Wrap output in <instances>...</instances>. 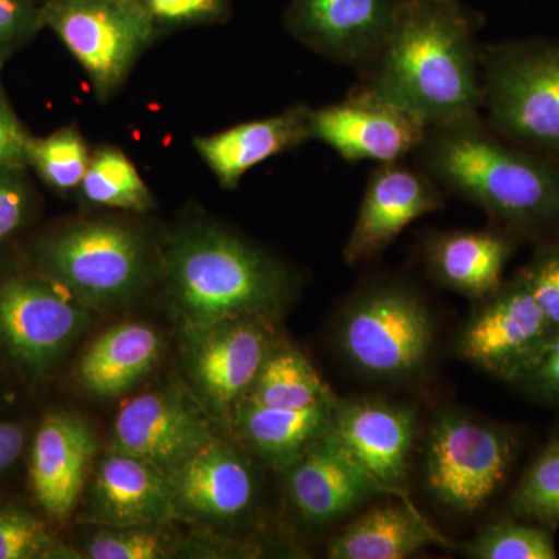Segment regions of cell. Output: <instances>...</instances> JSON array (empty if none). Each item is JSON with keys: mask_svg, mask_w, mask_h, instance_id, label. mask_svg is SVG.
I'll use <instances>...</instances> for the list:
<instances>
[{"mask_svg": "<svg viewBox=\"0 0 559 559\" xmlns=\"http://www.w3.org/2000/svg\"><path fill=\"white\" fill-rule=\"evenodd\" d=\"M480 16L460 0H401L381 50L355 90L430 128L480 116Z\"/></svg>", "mask_w": 559, "mask_h": 559, "instance_id": "obj_1", "label": "cell"}, {"mask_svg": "<svg viewBox=\"0 0 559 559\" xmlns=\"http://www.w3.org/2000/svg\"><path fill=\"white\" fill-rule=\"evenodd\" d=\"M418 167L518 240L559 238V162L500 138L480 117L430 128Z\"/></svg>", "mask_w": 559, "mask_h": 559, "instance_id": "obj_2", "label": "cell"}, {"mask_svg": "<svg viewBox=\"0 0 559 559\" xmlns=\"http://www.w3.org/2000/svg\"><path fill=\"white\" fill-rule=\"evenodd\" d=\"M159 280L179 329L274 319L293 299L288 267L226 227L183 224L159 245Z\"/></svg>", "mask_w": 559, "mask_h": 559, "instance_id": "obj_3", "label": "cell"}, {"mask_svg": "<svg viewBox=\"0 0 559 559\" xmlns=\"http://www.w3.org/2000/svg\"><path fill=\"white\" fill-rule=\"evenodd\" d=\"M92 311L127 307L159 280V246L119 219H76L32 241L27 261Z\"/></svg>", "mask_w": 559, "mask_h": 559, "instance_id": "obj_4", "label": "cell"}, {"mask_svg": "<svg viewBox=\"0 0 559 559\" xmlns=\"http://www.w3.org/2000/svg\"><path fill=\"white\" fill-rule=\"evenodd\" d=\"M487 124L500 138L559 162V39L480 46Z\"/></svg>", "mask_w": 559, "mask_h": 559, "instance_id": "obj_5", "label": "cell"}, {"mask_svg": "<svg viewBox=\"0 0 559 559\" xmlns=\"http://www.w3.org/2000/svg\"><path fill=\"white\" fill-rule=\"evenodd\" d=\"M426 443L425 479L432 498L459 514L479 513L506 487L521 437L500 423L444 407Z\"/></svg>", "mask_w": 559, "mask_h": 559, "instance_id": "obj_6", "label": "cell"}, {"mask_svg": "<svg viewBox=\"0 0 559 559\" xmlns=\"http://www.w3.org/2000/svg\"><path fill=\"white\" fill-rule=\"evenodd\" d=\"M94 314L31 264L0 271V356L32 384L53 377Z\"/></svg>", "mask_w": 559, "mask_h": 559, "instance_id": "obj_7", "label": "cell"}, {"mask_svg": "<svg viewBox=\"0 0 559 559\" xmlns=\"http://www.w3.org/2000/svg\"><path fill=\"white\" fill-rule=\"evenodd\" d=\"M337 344L366 377L401 381L418 374L433 347L432 316L414 290L382 285L359 294L342 312Z\"/></svg>", "mask_w": 559, "mask_h": 559, "instance_id": "obj_8", "label": "cell"}, {"mask_svg": "<svg viewBox=\"0 0 559 559\" xmlns=\"http://www.w3.org/2000/svg\"><path fill=\"white\" fill-rule=\"evenodd\" d=\"M43 14L100 103L119 94L142 55L160 39L132 0H47Z\"/></svg>", "mask_w": 559, "mask_h": 559, "instance_id": "obj_9", "label": "cell"}, {"mask_svg": "<svg viewBox=\"0 0 559 559\" xmlns=\"http://www.w3.org/2000/svg\"><path fill=\"white\" fill-rule=\"evenodd\" d=\"M275 347L272 319L246 316L180 329V358L194 396L219 418L234 417Z\"/></svg>", "mask_w": 559, "mask_h": 559, "instance_id": "obj_10", "label": "cell"}, {"mask_svg": "<svg viewBox=\"0 0 559 559\" xmlns=\"http://www.w3.org/2000/svg\"><path fill=\"white\" fill-rule=\"evenodd\" d=\"M477 304L460 331L459 356L514 384L538 358L554 331L520 271Z\"/></svg>", "mask_w": 559, "mask_h": 559, "instance_id": "obj_11", "label": "cell"}, {"mask_svg": "<svg viewBox=\"0 0 559 559\" xmlns=\"http://www.w3.org/2000/svg\"><path fill=\"white\" fill-rule=\"evenodd\" d=\"M215 437L200 401L178 389H157L121 407L112 448L170 474Z\"/></svg>", "mask_w": 559, "mask_h": 559, "instance_id": "obj_12", "label": "cell"}, {"mask_svg": "<svg viewBox=\"0 0 559 559\" xmlns=\"http://www.w3.org/2000/svg\"><path fill=\"white\" fill-rule=\"evenodd\" d=\"M428 128L403 109L353 90L345 100L311 109V140L348 162L388 164L415 153Z\"/></svg>", "mask_w": 559, "mask_h": 559, "instance_id": "obj_13", "label": "cell"}, {"mask_svg": "<svg viewBox=\"0 0 559 559\" xmlns=\"http://www.w3.org/2000/svg\"><path fill=\"white\" fill-rule=\"evenodd\" d=\"M401 0H290L285 28L308 49L364 69L381 50Z\"/></svg>", "mask_w": 559, "mask_h": 559, "instance_id": "obj_14", "label": "cell"}, {"mask_svg": "<svg viewBox=\"0 0 559 559\" xmlns=\"http://www.w3.org/2000/svg\"><path fill=\"white\" fill-rule=\"evenodd\" d=\"M330 429L380 492L403 491L417 436L412 407L378 399L337 400Z\"/></svg>", "mask_w": 559, "mask_h": 559, "instance_id": "obj_15", "label": "cell"}, {"mask_svg": "<svg viewBox=\"0 0 559 559\" xmlns=\"http://www.w3.org/2000/svg\"><path fill=\"white\" fill-rule=\"evenodd\" d=\"M443 204L441 187L421 168L401 160L378 164L345 245V261L358 264L381 255L411 223Z\"/></svg>", "mask_w": 559, "mask_h": 559, "instance_id": "obj_16", "label": "cell"}, {"mask_svg": "<svg viewBox=\"0 0 559 559\" xmlns=\"http://www.w3.org/2000/svg\"><path fill=\"white\" fill-rule=\"evenodd\" d=\"M97 441L90 423L73 412L51 411L40 419L28 451V485L50 521L68 520L80 502Z\"/></svg>", "mask_w": 559, "mask_h": 559, "instance_id": "obj_17", "label": "cell"}, {"mask_svg": "<svg viewBox=\"0 0 559 559\" xmlns=\"http://www.w3.org/2000/svg\"><path fill=\"white\" fill-rule=\"evenodd\" d=\"M168 481L176 516L212 524L240 520L257 492L248 459L218 437L168 474Z\"/></svg>", "mask_w": 559, "mask_h": 559, "instance_id": "obj_18", "label": "cell"}, {"mask_svg": "<svg viewBox=\"0 0 559 559\" xmlns=\"http://www.w3.org/2000/svg\"><path fill=\"white\" fill-rule=\"evenodd\" d=\"M285 471L289 498L311 524L340 521L380 492L330 428Z\"/></svg>", "mask_w": 559, "mask_h": 559, "instance_id": "obj_19", "label": "cell"}, {"mask_svg": "<svg viewBox=\"0 0 559 559\" xmlns=\"http://www.w3.org/2000/svg\"><path fill=\"white\" fill-rule=\"evenodd\" d=\"M84 518L98 527L159 524L176 518L168 474L110 448L86 489Z\"/></svg>", "mask_w": 559, "mask_h": 559, "instance_id": "obj_20", "label": "cell"}, {"mask_svg": "<svg viewBox=\"0 0 559 559\" xmlns=\"http://www.w3.org/2000/svg\"><path fill=\"white\" fill-rule=\"evenodd\" d=\"M310 140L311 108L299 103L266 119L194 138L193 146L219 186L235 190L257 165Z\"/></svg>", "mask_w": 559, "mask_h": 559, "instance_id": "obj_21", "label": "cell"}, {"mask_svg": "<svg viewBox=\"0 0 559 559\" xmlns=\"http://www.w3.org/2000/svg\"><path fill=\"white\" fill-rule=\"evenodd\" d=\"M518 241L507 230L443 231L426 242V264L444 288L480 301L502 285Z\"/></svg>", "mask_w": 559, "mask_h": 559, "instance_id": "obj_22", "label": "cell"}, {"mask_svg": "<svg viewBox=\"0 0 559 559\" xmlns=\"http://www.w3.org/2000/svg\"><path fill=\"white\" fill-rule=\"evenodd\" d=\"M164 341L154 326L119 323L102 333L76 364L75 378L91 395L116 399L134 388L156 366Z\"/></svg>", "mask_w": 559, "mask_h": 559, "instance_id": "obj_23", "label": "cell"}, {"mask_svg": "<svg viewBox=\"0 0 559 559\" xmlns=\"http://www.w3.org/2000/svg\"><path fill=\"white\" fill-rule=\"evenodd\" d=\"M334 404L286 411L245 400L235 411L231 423L250 451L274 468L285 471L312 441L329 430Z\"/></svg>", "mask_w": 559, "mask_h": 559, "instance_id": "obj_24", "label": "cell"}, {"mask_svg": "<svg viewBox=\"0 0 559 559\" xmlns=\"http://www.w3.org/2000/svg\"><path fill=\"white\" fill-rule=\"evenodd\" d=\"M436 535L411 507L388 503L360 514L329 546L331 559H403L433 543Z\"/></svg>", "mask_w": 559, "mask_h": 559, "instance_id": "obj_25", "label": "cell"}, {"mask_svg": "<svg viewBox=\"0 0 559 559\" xmlns=\"http://www.w3.org/2000/svg\"><path fill=\"white\" fill-rule=\"evenodd\" d=\"M245 400L286 411L310 409L337 401L299 349L277 344L264 360Z\"/></svg>", "mask_w": 559, "mask_h": 559, "instance_id": "obj_26", "label": "cell"}, {"mask_svg": "<svg viewBox=\"0 0 559 559\" xmlns=\"http://www.w3.org/2000/svg\"><path fill=\"white\" fill-rule=\"evenodd\" d=\"M76 197L86 207L148 213L156 198L123 150L102 145L92 151L90 167Z\"/></svg>", "mask_w": 559, "mask_h": 559, "instance_id": "obj_27", "label": "cell"}, {"mask_svg": "<svg viewBox=\"0 0 559 559\" xmlns=\"http://www.w3.org/2000/svg\"><path fill=\"white\" fill-rule=\"evenodd\" d=\"M91 156L90 143L72 123L44 138L32 135L27 145V168H32L50 190L60 194L76 193Z\"/></svg>", "mask_w": 559, "mask_h": 559, "instance_id": "obj_28", "label": "cell"}, {"mask_svg": "<svg viewBox=\"0 0 559 559\" xmlns=\"http://www.w3.org/2000/svg\"><path fill=\"white\" fill-rule=\"evenodd\" d=\"M507 507L511 516L550 530L559 527V436L551 437L536 452Z\"/></svg>", "mask_w": 559, "mask_h": 559, "instance_id": "obj_29", "label": "cell"}, {"mask_svg": "<svg viewBox=\"0 0 559 559\" xmlns=\"http://www.w3.org/2000/svg\"><path fill=\"white\" fill-rule=\"evenodd\" d=\"M551 532L535 522L503 518L481 530L465 554L474 559H555L558 550Z\"/></svg>", "mask_w": 559, "mask_h": 559, "instance_id": "obj_30", "label": "cell"}, {"mask_svg": "<svg viewBox=\"0 0 559 559\" xmlns=\"http://www.w3.org/2000/svg\"><path fill=\"white\" fill-rule=\"evenodd\" d=\"M81 558L51 532L36 511L17 502L0 506V559Z\"/></svg>", "mask_w": 559, "mask_h": 559, "instance_id": "obj_31", "label": "cell"}, {"mask_svg": "<svg viewBox=\"0 0 559 559\" xmlns=\"http://www.w3.org/2000/svg\"><path fill=\"white\" fill-rule=\"evenodd\" d=\"M159 524L102 527L80 551L90 559H164L178 550V540Z\"/></svg>", "mask_w": 559, "mask_h": 559, "instance_id": "obj_32", "label": "cell"}, {"mask_svg": "<svg viewBox=\"0 0 559 559\" xmlns=\"http://www.w3.org/2000/svg\"><path fill=\"white\" fill-rule=\"evenodd\" d=\"M157 35L223 24L231 14V0H132Z\"/></svg>", "mask_w": 559, "mask_h": 559, "instance_id": "obj_33", "label": "cell"}, {"mask_svg": "<svg viewBox=\"0 0 559 559\" xmlns=\"http://www.w3.org/2000/svg\"><path fill=\"white\" fill-rule=\"evenodd\" d=\"M36 205L27 168L0 167V248L31 226Z\"/></svg>", "mask_w": 559, "mask_h": 559, "instance_id": "obj_34", "label": "cell"}, {"mask_svg": "<svg viewBox=\"0 0 559 559\" xmlns=\"http://www.w3.org/2000/svg\"><path fill=\"white\" fill-rule=\"evenodd\" d=\"M551 331H559V238L536 245L535 253L520 270Z\"/></svg>", "mask_w": 559, "mask_h": 559, "instance_id": "obj_35", "label": "cell"}, {"mask_svg": "<svg viewBox=\"0 0 559 559\" xmlns=\"http://www.w3.org/2000/svg\"><path fill=\"white\" fill-rule=\"evenodd\" d=\"M43 28V5L33 0H0V69Z\"/></svg>", "mask_w": 559, "mask_h": 559, "instance_id": "obj_36", "label": "cell"}, {"mask_svg": "<svg viewBox=\"0 0 559 559\" xmlns=\"http://www.w3.org/2000/svg\"><path fill=\"white\" fill-rule=\"evenodd\" d=\"M513 385L533 400L559 409V331L551 334L538 358Z\"/></svg>", "mask_w": 559, "mask_h": 559, "instance_id": "obj_37", "label": "cell"}, {"mask_svg": "<svg viewBox=\"0 0 559 559\" xmlns=\"http://www.w3.org/2000/svg\"><path fill=\"white\" fill-rule=\"evenodd\" d=\"M32 135L11 105L0 69V167L27 168V145Z\"/></svg>", "mask_w": 559, "mask_h": 559, "instance_id": "obj_38", "label": "cell"}, {"mask_svg": "<svg viewBox=\"0 0 559 559\" xmlns=\"http://www.w3.org/2000/svg\"><path fill=\"white\" fill-rule=\"evenodd\" d=\"M27 440L28 429L24 423L0 419V477L20 462Z\"/></svg>", "mask_w": 559, "mask_h": 559, "instance_id": "obj_39", "label": "cell"}, {"mask_svg": "<svg viewBox=\"0 0 559 559\" xmlns=\"http://www.w3.org/2000/svg\"><path fill=\"white\" fill-rule=\"evenodd\" d=\"M33 2L39 3V5H44V3L47 2V0H33Z\"/></svg>", "mask_w": 559, "mask_h": 559, "instance_id": "obj_40", "label": "cell"}]
</instances>
